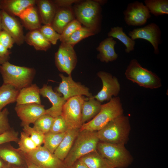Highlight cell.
I'll use <instances>...</instances> for the list:
<instances>
[{"label": "cell", "instance_id": "obj_1", "mask_svg": "<svg viewBox=\"0 0 168 168\" xmlns=\"http://www.w3.org/2000/svg\"><path fill=\"white\" fill-rule=\"evenodd\" d=\"M130 130L128 117L123 115L112 120L96 132L100 141L125 145L129 139Z\"/></svg>", "mask_w": 168, "mask_h": 168}, {"label": "cell", "instance_id": "obj_2", "mask_svg": "<svg viewBox=\"0 0 168 168\" xmlns=\"http://www.w3.org/2000/svg\"><path fill=\"white\" fill-rule=\"evenodd\" d=\"M0 73L3 83L20 91L32 84L36 71L33 68L16 65L7 61L0 65Z\"/></svg>", "mask_w": 168, "mask_h": 168}, {"label": "cell", "instance_id": "obj_3", "mask_svg": "<svg viewBox=\"0 0 168 168\" xmlns=\"http://www.w3.org/2000/svg\"><path fill=\"white\" fill-rule=\"evenodd\" d=\"M123 112L120 98L113 97L107 103L102 104L98 114L91 120L83 124L79 131H97L112 120L123 115Z\"/></svg>", "mask_w": 168, "mask_h": 168}, {"label": "cell", "instance_id": "obj_4", "mask_svg": "<svg viewBox=\"0 0 168 168\" xmlns=\"http://www.w3.org/2000/svg\"><path fill=\"white\" fill-rule=\"evenodd\" d=\"M99 142L96 131H79L69 152L63 161L68 168L82 157L96 151Z\"/></svg>", "mask_w": 168, "mask_h": 168}, {"label": "cell", "instance_id": "obj_5", "mask_svg": "<svg viewBox=\"0 0 168 168\" xmlns=\"http://www.w3.org/2000/svg\"><path fill=\"white\" fill-rule=\"evenodd\" d=\"M97 151L114 168H126L132 163L133 159L125 145L100 141Z\"/></svg>", "mask_w": 168, "mask_h": 168}, {"label": "cell", "instance_id": "obj_6", "mask_svg": "<svg viewBox=\"0 0 168 168\" xmlns=\"http://www.w3.org/2000/svg\"><path fill=\"white\" fill-rule=\"evenodd\" d=\"M77 19L84 26L96 33L100 30L101 8L96 0H86L77 4L73 9Z\"/></svg>", "mask_w": 168, "mask_h": 168}, {"label": "cell", "instance_id": "obj_7", "mask_svg": "<svg viewBox=\"0 0 168 168\" xmlns=\"http://www.w3.org/2000/svg\"><path fill=\"white\" fill-rule=\"evenodd\" d=\"M125 75L128 79L141 87L155 89L162 85L161 80L156 74L143 67L135 59L130 61Z\"/></svg>", "mask_w": 168, "mask_h": 168}, {"label": "cell", "instance_id": "obj_8", "mask_svg": "<svg viewBox=\"0 0 168 168\" xmlns=\"http://www.w3.org/2000/svg\"><path fill=\"white\" fill-rule=\"evenodd\" d=\"M88 99L84 96L73 97L67 100L64 104L61 115L68 129H79L81 127L82 105Z\"/></svg>", "mask_w": 168, "mask_h": 168}, {"label": "cell", "instance_id": "obj_9", "mask_svg": "<svg viewBox=\"0 0 168 168\" xmlns=\"http://www.w3.org/2000/svg\"><path fill=\"white\" fill-rule=\"evenodd\" d=\"M20 153L39 168H68L63 161L43 146L27 153Z\"/></svg>", "mask_w": 168, "mask_h": 168}, {"label": "cell", "instance_id": "obj_10", "mask_svg": "<svg viewBox=\"0 0 168 168\" xmlns=\"http://www.w3.org/2000/svg\"><path fill=\"white\" fill-rule=\"evenodd\" d=\"M61 82L55 89V91L63 95L67 100L72 97L85 96L89 98L93 96L89 91V89L79 82L73 80L71 75L65 76L63 74L59 75Z\"/></svg>", "mask_w": 168, "mask_h": 168}, {"label": "cell", "instance_id": "obj_11", "mask_svg": "<svg viewBox=\"0 0 168 168\" xmlns=\"http://www.w3.org/2000/svg\"><path fill=\"white\" fill-rule=\"evenodd\" d=\"M128 34L134 40L137 39L147 40L153 46L154 54H159L158 46L161 43V31L156 24L152 23L144 26L134 29L129 31Z\"/></svg>", "mask_w": 168, "mask_h": 168}, {"label": "cell", "instance_id": "obj_12", "mask_svg": "<svg viewBox=\"0 0 168 168\" xmlns=\"http://www.w3.org/2000/svg\"><path fill=\"white\" fill-rule=\"evenodd\" d=\"M123 14L126 24L132 26H143L151 17V13L145 5L138 1L128 4Z\"/></svg>", "mask_w": 168, "mask_h": 168}, {"label": "cell", "instance_id": "obj_13", "mask_svg": "<svg viewBox=\"0 0 168 168\" xmlns=\"http://www.w3.org/2000/svg\"><path fill=\"white\" fill-rule=\"evenodd\" d=\"M102 83L101 90L94 98L101 103L109 101L113 96L116 97L120 90V86L118 79L108 72L100 71L97 74Z\"/></svg>", "mask_w": 168, "mask_h": 168}, {"label": "cell", "instance_id": "obj_14", "mask_svg": "<svg viewBox=\"0 0 168 168\" xmlns=\"http://www.w3.org/2000/svg\"><path fill=\"white\" fill-rule=\"evenodd\" d=\"M15 110L23 127L34 124L39 117L45 114L46 111L44 105L36 103L16 105Z\"/></svg>", "mask_w": 168, "mask_h": 168}, {"label": "cell", "instance_id": "obj_15", "mask_svg": "<svg viewBox=\"0 0 168 168\" xmlns=\"http://www.w3.org/2000/svg\"><path fill=\"white\" fill-rule=\"evenodd\" d=\"M2 29L8 33L13 39L15 43L20 46L25 42L23 27L15 16L1 9Z\"/></svg>", "mask_w": 168, "mask_h": 168}, {"label": "cell", "instance_id": "obj_16", "mask_svg": "<svg viewBox=\"0 0 168 168\" xmlns=\"http://www.w3.org/2000/svg\"><path fill=\"white\" fill-rule=\"evenodd\" d=\"M40 94L43 97L48 98L52 104L50 108L46 109L45 114L54 118L61 115L63 106L66 101L61 94L54 91L51 86L47 84H44L40 88Z\"/></svg>", "mask_w": 168, "mask_h": 168}, {"label": "cell", "instance_id": "obj_17", "mask_svg": "<svg viewBox=\"0 0 168 168\" xmlns=\"http://www.w3.org/2000/svg\"><path fill=\"white\" fill-rule=\"evenodd\" d=\"M75 19V13L71 6L58 7L51 25L61 34L65 27Z\"/></svg>", "mask_w": 168, "mask_h": 168}, {"label": "cell", "instance_id": "obj_18", "mask_svg": "<svg viewBox=\"0 0 168 168\" xmlns=\"http://www.w3.org/2000/svg\"><path fill=\"white\" fill-rule=\"evenodd\" d=\"M116 43L111 37H108L101 41L96 49L99 52L97 58L102 62L106 63L115 60L118 57L114 49Z\"/></svg>", "mask_w": 168, "mask_h": 168}, {"label": "cell", "instance_id": "obj_19", "mask_svg": "<svg viewBox=\"0 0 168 168\" xmlns=\"http://www.w3.org/2000/svg\"><path fill=\"white\" fill-rule=\"evenodd\" d=\"M36 1V0H0V7L9 14L18 16L26 8L35 5Z\"/></svg>", "mask_w": 168, "mask_h": 168}, {"label": "cell", "instance_id": "obj_20", "mask_svg": "<svg viewBox=\"0 0 168 168\" xmlns=\"http://www.w3.org/2000/svg\"><path fill=\"white\" fill-rule=\"evenodd\" d=\"M16 105L30 103L41 104L40 88L35 84L24 87L19 91Z\"/></svg>", "mask_w": 168, "mask_h": 168}, {"label": "cell", "instance_id": "obj_21", "mask_svg": "<svg viewBox=\"0 0 168 168\" xmlns=\"http://www.w3.org/2000/svg\"><path fill=\"white\" fill-rule=\"evenodd\" d=\"M18 17L25 28L30 31L39 30L42 26L40 16L35 5L26 8Z\"/></svg>", "mask_w": 168, "mask_h": 168}, {"label": "cell", "instance_id": "obj_22", "mask_svg": "<svg viewBox=\"0 0 168 168\" xmlns=\"http://www.w3.org/2000/svg\"><path fill=\"white\" fill-rule=\"evenodd\" d=\"M35 4L41 23L44 25H51L58 8L53 1L38 0Z\"/></svg>", "mask_w": 168, "mask_h": 168}, {"label": "cell", "instance_id": "obj_23", "mask_svg": "<svg viewBox=\"0 0 168 168\" xmlns=\"http://www.w3.org/2000/svg\"><path fill=\"white\" fill-rule=\"evenodd\" d=\"M79 130L68 129L66 134L54 152V154L59 159L63 161L69 152L77 136Z\"/></svg>", "mask_w": 168, "mask_h": 168}, {"label": "cell", "instance_id": "obj_24", "mask_svg": "<svg viewBox=\"0 0 168 168\" xmlns=\"http://www.w3.org/2000/svg\"><path fill=\"white\" fill-rule=\"evenodd\" d=\"M25 42L37 50L46 51L51 44L44 37L39 30L30 31L25 36Z\"/></svg>", "mask_w": 168, "mask_h": 168}, {"label": "cell", "instance_id": "obj_25", "mask_svg": "<svg viewBox=\"0 0 168 168\" xmlns=\"http://www.w3.org/2000/svg\"><path fill=\"white\" fill-rule=\"evenodd\" d=\"M101 103L92 97L88 98L83 102L82 110V124L94 118L99 112L101 107Z\"/></svg>", "mask_w": 168, "mask_h": 168}, {"label": "cell", "instance_id": "obj_26", "mask_svg": "<svg viewBox=\"0 0 168 168\" xmlns=\"http://www.w3.org/2000/svg\"><path fill=\"white\" fill-rule=\"evenodd\" d=\"M61 47L65 68V72L68 75H71L77 62V56L74 47L66 43H61Z\"/></svg>", "mask_w": 168, "mask_h": 168}, {"label": "cell", "instance_id": "obj_27", "mask_svg": "<svg viewBox=\"0 0 168 168\" xmlns=\"http://www.w3.org/2000/svg\"><path fill=\"white\" fill-rule=\"evenodd\" d=\"M89 168H114L96 151L80 159Z\"/></svg>", "mask_w": 168, "mask_h": 168}, {"label": "cell", "instance_id": "obj_28", "mask_svg": "<svg viewBox=\"0 0 168 168\" xmlns=\"http://www.w3.org/2000/svg\"><path fill=\"white\" fill-rule=\"evenodd\" d=\"M19 91L9 84L3 83L0 86V111L7 105L16 102Z\"/></svg>", "mask_w": 168, "mask_h": 168}, {"label": "cell", "instance_id": "obj_29", "mask_svg": "<svg viewBox=\"0 0 168 168\" xmlns=\"http://www.w3.org/2000/svg\"><path fill=\"white\" fill-rule=\"evenodd\" d=\"M107 35L108 37L116 38L121 41L126 47L125 50L126 53H129L134 50L135 42L126 35L122 27L117 26L111 28Z\"/></svg>", "mask_w": 168, "mask_h": 168}, {"label": "cell", "instance_id": "obj_30", "mask_svg": "<svg viewBox=\"0 0 168 168\" xmlns=\"http://www.w3.org/2000/svg\"><path fill=\"white\" fill-rule=\"evenodd\" d=\"M21 156L16 149L8 147H0V158L9 164L21 165L22 163Z\"/></svg>", "mask_w": 168, "mask_h": 168}, {"label": "cell", "instance_id": "obj_31", "mask_svg": "<svg viewBox=\"0 0 168 168\" xmlns=\"http://www.w3.org/2000/svg\"><path fill=\"white\" fill-rule=\"evenodd\" d=\"M144 2L150 13L155 16L168 14V0H145Z\"/></svg>", "mask_w": 168, "mask_h": 168}, {"label": "cell", "instance_id": "obj_32", "mask_svg": "<svg viewBox=\"0 0 168 168\" xmlns=\"http://www.w3.org/2000/svg\"><path fill=\"white\" fill-rule=\"evenodd\" d=\"M66 132L55 133L49 132L45 134L43 146L50 152L54 153L64 137Z\"/></svg>", "mask_w": 168, "mask_h": 168}, {"label": "cell", "instance_id": "obj_33", "mask_svg": "<svg viewBox=\"0 0 168 168\" xmlns=\"http://www.w3.org/2000/svg\"><path fill=\"white\" fill-rule=\"evenodd\" d=\"M54 118L45 114L39 117L34 123L33 128L44 135L50 132Z\"/></svg>", "mask_w": 168, "mask_h": 168}, {"label": "cell", "instance_id": "obj_34", "mask_svg": "<svg viewBox=\"0 0 168 168\" xmlns=\"http://www.w3.org/2000/svg\"><path fill=\"white\" fill-rule=\"evenodd\" d=\"M96 34V33L92 29L82 26L70 36L66 43L74 47L75 45L82 40Z\"/></svg>", "mask_w": 168, "mask_h": 168}, {"label": "cell", "instance_id": "obj_35", "mask_svg": "<svg viewBox=\"0 0 168 168\" xmlns=\"http://www.w3.org/2000/svg\"><path fill=\"white\" fill-rule=\"evenodd\" d=\"M17 142L19 147L16 150L19 152L22 153L29 152L38 147L30 136L23 131L21 132Z\"/></svg>", "mask_w": 168, "mask_h": 168}, {"label": "cell", "instance_id": "obj_36", "mask_svg": "<svg viewBox=\"0 0 168 168\" xmlns=\"http://www.w3.org/2000/svg\"><path fill=\"white\" fill-rule=\"evenodd\" d=\"M42 34L51 44H56L60 39V34L58 33L51 25H44L39 30Z\"/></svg>", "mask_w": 168, "mask_h": 168}, {"label": "cell", "instance_id": "obj_37", "mask_svg": "<svg viewBox=\"0 0 168 168\" xmlns=\"http://www.w3.org/2000/svg\"><path fill=\"white\" fill-rule=\"evenodd\" d=\"M82 24L75 19L69 23L64 28L60 34V40L61 43H66L70 36L82 26Z\"/></svg>", "mask_w": 168, "mask_h": 168}, {"label": "cell", "instance_id": "obj_38", "mask_svg": "<svg viewBox=\"0 0 168 168\" xmlns=\"http://www.w3.org/2000/svg\"><path fill=\"white\" fill-rule=\"evenodd\" d=\"M23 131L29 135L38 147L43 143L44 135L36 130L29 125L23 127Z\"/></svg>", "mask_w": 168, "mask_h": 168}, {"label": "cell", "instance_id": "obj_39", "mask_svg": "<svg viewBox=\"0 0 168 168\" xmlns=\"http://www.w3.org/2000/svg\"><path fill=\"white\" fill-rule=\"evenodd\" d=\"M68 129L66 123L61 115L54 118L50 132L58 133L66 132Z\"/></svg>", "mask_w": 168, "mask_h": 168}, {"label": "cell", "instance_id": "obj_40", "mask_svg": "<svg viewBox=\"0 0 168 168\" xmlns=\"http://www.w3.org/2000/svg\"><path fill=\"white\" fill-rule=\"evenodd\" d=\"M9 114V112L7 108L0 111V134L11 129L8 118Z\"/></svg>", "mask_w": 168, "mask_h": 168}, {"label": "cell", "instance_id": "obj_41", "mask_svg": "<svg viewBox=\"0 0 168 168\" xmlns=\"http://www.w3.org/2000/svg\"><path fill=\"white\" fill-rule=\"evenodd\" d=\"M19 138L18 133L13 129L0 134V145L10 142H18Z\"/></svg>", "mask_w": 168, "mask_h": 168}, {"label": "cell", "instance_id": "obj_42", "mask_svg": "<svg viewBox=\"0 0 168 168\" xmlns=\"http://www.w3.org/2000/svg\"><path fill=\"white\" fill-rule=\"evenodd\" d=\"M15 43L11 36L6 31L2 30L0 32V44L7 49H11Z\"/></svg>", "mask_w": 168, "mask_h": 168}, {"label": "cell", "instance_id": "obj_43", "mask_svg": "<svg viewBox=\"0 0 168 168\" xmlns=\"http://www.w3.org/2000/svg\"><path fill=\"white\" fill-rule=\"evenodd\" d=\"M55 65L58 70L65 72V68L63 52L61 47L59 46L57 52L55 54Z\"/></svg>", "mask_w": 168, "mask_h": 168}, {"label": "cell", "instance_id": "obj_44", "mask_svg": "<svg viewBox=\"0 0 168 168\" xmlns=\"http://www.w3.org/2000/svg\"><path fill=\"white\" fill-rule=\"evenodd\" d=\"M81 1L79 0H55L53 1L56 6L58 8L71 6L73 3H77Z\"/></svg>", "mask_w": 168, "mask_h": 168}, {"label": "cell", "instance_id": "obj_45", "mask_svg": "<svg viewBox=\"0 0 168 168\" xmlns=\"http://www.w3.org/2000/svg\"><path fill=\"white\" fill-rule=\"evenodd\" d=\"M11 52L8 49L0 44V57L4 58L9 57Z\"/></svg>", "mask_w": 168, "mask_h": 168}, {"label": "cell", "instance_id": "obj_46", "mask_svg": "<svg viewBox=\"0 0 168 168\" xmlns=\"http://www.w3.org/2000/svg\"><path fill=\"white\" fill-rule=\"evenodd\" d=\"M69 168H89L80 159L75 161Z\"/></svg>", "mask_w": 168, "mask_h": 168}, {"label": "cell", "instance_id": "obj_47", "mask_svg": "<svg viewBox=\"0 0 168 168\" xmlns=\"http://www.w3.org/2000/svg\"><path fill=\"white\" fill-rule=\"evenodd\" d=\"M23 157L27 164V168H39L35 165L30 161L27 159L25 158L24 157Z\"/></svg>", "mask_w": 168, "mask_h": 168}, {"label": "cell", "instance_id": "obj_48", "mask_svg": "<svg viewBox=\"0 0 168 168\" xmlns=\"http://www.w3.org/2000/svg\"><path fill=\"white\" fill-rule=\"evenodd\" d=\"M10 57H0V65H1L7 61H8Z\"/></svg>", "mask_w": 168, "mask_h": 168}, {"label": "cell", "instance_id": "obj_49", "mask_svg": "<svg viewBox=\"0 0 168 168\" xmlns=\"http://www.w3.org/2000/svg\"><path fill=\"white\" fill-rule=\"evenodd\" d=\"M2 30L1 19V9L0 7V32Z\"/></svg>", "mask_w": 168, "mask_h": 168}, {"label": "cell", "instance_id": "obj_50", "mask_svg": "<svg viewBox=\"0 0 168 168\" xmlns=\"http://www.w3.org/2000/svg\"><path fill=\"white\" fill-rule=\"evenodd\" d=\"M4 166V165L2 162V161L1 159H0V168H2Z\"/></svg>", "mask_w": 168, "mask_h": 168}, {"label": "cell", "instance_id": "obj_51", "mask_svg": "<svg viewBox=\"0 0 168 168\" xmlns=\"http://www.w3.org/2000/svg\"><path fill=\"white\" fill-rule=\"evenodd\" d=\"M2 168H9L8 166H4Z\"/></svg>", "mask_w": 168, "mask_h": 168}, {"label": "cell", "instance_id": "obj_52", "mask_svg": "<svg viewBox=\"0 0 168 168\" xmlns=\"http://www.w3.org/2000/svg\"></svg>", "mask_w": 168, "mask_h": 168}]
</instances>
